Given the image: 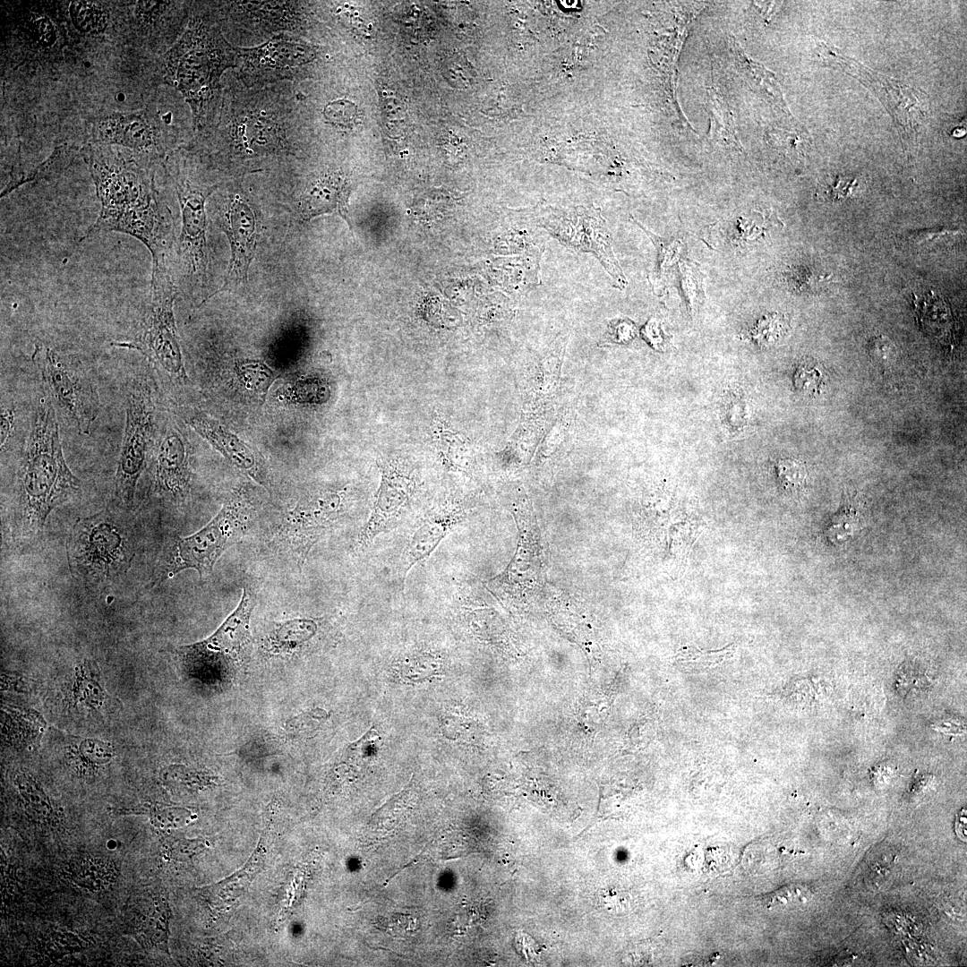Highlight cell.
Here are the masks:
<instances>
[{"instance_id":"1","label":"cell","mask_w":967,"mask_h":967,"mask_svg":"<svg viewBox=\"0 0 967 967\" xmlns=\"http://www.w3.org/2000/svg\"><path fill=\"white\" fill-rule=\"evenodd\" d=\"M309 128L290 82L246 86L228 71L214 123L194 135L192 147L231 173L299 160Z\"/></svg>"},{"instance_id":"2","label":"cell","mask_w":967,"mask_h":967,"mask_svg":"<svg viewBox=\"0 0 967 967\" xmlns=\"http://www.w3.org/2000/svg\"><path fill=\"white\" fill-rule=\"evenodd\" d=\"M84 158L100 210L80 242L100 232H119L141 241L153 261L165 260L167 226L155 186V163L128 149L91 143Z\"/></svg>"},{"instance_id":"3","label":"cell","mask_w":967,"mask_h":967,"mask_svg":"<svg viewBox=\"0 0 967 967\" xmlns=\"http://www.w3.org/2000/svg\"><path fill=\"white\" fill-rule=\"evenodd\" d=\"M237 67L236 47L224 35L207 1L193 4L184 32L160 58L158 74L188 105L194 135L216 120L224 76Z\"/></svg>"},{"instance_id":"4","label":"cell","mask_w":967,"mask_h":967,"mask_svg":"<svg viewBox=\"0 0 967 967\" xmlns=\"http://www.w3.org/2000/svg\"><path fill=\"white\" fill-rule=\"evenodd\" d=\"M81 485L63 454L56 412L51 401L42 398L16 473L10 516L13 539L25 542L38 536L51 511L75 498Z\"/></svg>"},{"instance_id":"5","label":"cell","mask_w":967,"mask_h":967,"mask_svg":"<svg viewBox=\"0 0 967 967\" xmlns=\"http://www.w3.org/2000/svg\"><path fill=\"white\" fill-rule=\"evenodd\" d=\"M66 552L74 578L103 588L128 571L135 549L129 527L105 509L76 520L66 539Z\"/></svg>"},{"instance_id":"6","label":"cell","mask_w":967,"mask_h":967,"mask_svg":"<svg viewBox=\"0 0 967 967\" xmlns=\"http://www.w3.org/2000/svg\"><path fill=\"white\" fill-rule=\"evenodd\" d=\"M175 295L165 261L154 262L150 299L143 312L132 335L113 345L140 352L173 381L184 382L186 374L173 313Z\"/></svg>"},{"instance_id":"7","label":"cell","mask_w":967,"mask_h":967,"mask_svg":"<svg viewBox=\"0 0 967 967\" xmlns=\"http://www.w3.org/2000/svg\"><path fill=\"white\" fill-rule=\"evenodd\" d=\"M227 39L251 47L283 35L310 36L312 3L307 1H207Z\"/></svg>"},{"instance_id":"8","label":"cell","mask_w":967,"mask_h":967,"mask_svg":"<svg viewBox=\"0 0 967 967\" xmlns=\"http://www.w3.org/2000/svg\"><path fill=\"white\" fill-rule=\"evenodd\" d=\"M253 604L245 588L236 609L208 638L178 648L192 677L208 685L231 684L244 664L251 642L250 617Z\"/></svg>"},{"instance_id":"9","label":"cell","mask_w":967,"mask_h":967,"mask_svg":"<svg viewBox=\"0 0 967 967\" xmlns=\"http://www.w3.org/2000/svg\"><path fill=\"white\" fill-rule=\"evenodd\" d=\"M235 75L246 86L279 82L302 83L328 59L325 49L311 37L283 34L251 47H236Z\"/></svg>"},{"instance_id":"10","label":"cell","mask_w":967,"mask_h":967,"mask_svg":"<svg viewBox=\"0 0 967 967\" xmlns=\"http://www.w3.org/2000/svg\"><path fill=\"white\" fill-rule=\"evenodd\" d=\"M31 358L56 412L79 433L89 435L99 412V398L87 370L76 359L43 344L35 345Z\"/></svg>"},{"instance_id":"11","label":"cell","mask_w":967,"mask_h":967,"mask_svg":"<svg viewBox=\"0 0 967 967\" xmlns=\"http://www.w3.org/2000/svg\"><path fill=\"white\" fill-rule=\"evenodd\" d=\"M171 121L170 112L159 115L154 108L110 113L91 120L90 143L128 149L164 165L178 142Z\"/></svg>"},{"instance_id":"12","label":"cell","mask_w":967,"mask_h":967,"mask_svg":"<svg viewBox=\"0 0 967 967\" xmlns=\"http://www.w3.org/2000/svg\"><path fill=\"white\" fill-rule=\"evenodd\" d=\"M155 407L149 384L141 377L128 383L125 424L115 475L114 495L123 506H132L138 480L145 467L155 427Z\"/></svg>"},{"instance_id":"13","label":"cell","mask_w":967,"mask_h":967,"mask_svg":"<svg viewBox=\"0 0 967 967\" xmlns=\"http://www.w3.org/2000/svg\"><path fill=\"white\" fill-rule=\"evenodd\" d=\"M534 218L564 246L595 255L620 290L627 286L624 273L614 255L610 231L600 210L575 207L569 210L547 209Z\"/></svg>"},{"instance_id":"14","label":"cell","mask_w":967,"mask_h":967,"mask_svg":"<svg viewBox=\"0 0 967 967\" xmlns=\"http://www.w3.org/2000/svg\"><path fill=\"white\" fill-rule=\"evenodd\" d=\"M168 174L175 184L182 213L179 256L185 273L192 280L199 281L205 275L207 264L205 203L219 184H207L192 179L185 161H177L175 172Z\"/></svg>"},{"instance_id":"15","label":"cell","mask_w":967,"mask_h":967,"mask_svg":"<svg viewBox=\"0 0 967 967\" xmlns=\"http://www.w3.org/2000/svg\"><path fill=\"white\" fill-rule=\"evenodd\" d=\"M381 480L371 515L361 528L356 548H369L375 538L400 526L410 511L418 482L414 467L398 459L380 463Z\"/></svg>"},{"instance_id":"16","label":"cell","mask_w":967,"mask_h":967,"mask_svg":"<svg viewBox=\"0 0 967 967\" xmlns=\"http://www.w3.org/2000/svg\"><path fill=\"white\" fill-rule=\"evenodd\" d=\"M227 190L223 196L222 227L230 243L231 259L225 282L214 295L246 283L256 250L255 205L239 185H230Z\"/></svg>"},{"instance_id":"17","label":"cell","mask_w":967,"mask_h":967,"mask_svg":"<svg viewBox=\"0 0 967 967\" xmlns=\"http://www.w3.org/2000/svg\"><path fill=\"white\" fill-rule=\"evenodd\" d=\"M237 518L233 506L225 505L218 515L196 533L179 538L174 548L170 573L195 569L201 578L210 574L227 547Z\"/></svg>"},{"instance_id":"18","label":"cell","mask_w":967,"mask_h":967,"mask_svg":"<svg viewBox=\"0 0 967 967\" xmlns=\"http://www.w3.org/2000/svg\"><path fill=\"white\" fill-rule=\"evenodd\" d=\"M353 183L339 166H324L306 175L295 187L294 199L303 218L337 214L349 222L347 203Z\"/></svg>"},{"instance_id":"19","label":"cell","mask_w":967,"mask_h":967,"mask_svg":"<svg viewBox=\"0 0 967 967\" xmlns=\"http://www.w3.org/2000/svg\"><path fill=\"white\" fill-rule=\"evenodd\" d=\"M462 511L452 501L434 505L420 518L409 535L398 567L403 588L406 578L417 563L428 558L444 537L460 521Z\"/></svg>"},{"instance_id":"20","label":"cell","mask_w":967,"mask_h":967,"mask_svg":"<svg viewBox=\"0 0 967 967\" xmlns=\"http://www.w3.org/2000/svg\"><path fill=\"white\" fill-rule=\"evenodd\" d=\"M168 914V905L163 898L139 896L128 906L125 933L144 949L166 948Z\"/></svg>"},{"instance_id":"21","label":"cell","mask_w":967,"mask_h":967,"mask_svg":"<svg viewBox=\"0 0 967 967\" xmlns=\"http://www.w3.org/2000/svg\"><path fill=\"white\" fill-rule=\"evenodd\" d=\"M189 478L184 441L177 432H167L159 441L155 456V487L161 492L176 496L184 492Z\"/></svg>"},{"instance_id":"22","label":"cell","mask_w":967,"mask_h":967,"mask_svg":"<svg viewBox=\"0 0 967 967\" xmlns=\"http://www.w3.org/2000/svg\"><path fill=\"white\" fill-rule=\"evenodd\" d=\"M65 873L67 878L81 889L97 894L112 888L117 881L119 869L112 860L83 854L68 862Z\"/></svg>"},{"instance_id":"23","label":"cell","mask_w":967,"mask_h":967,"mask_svg":"<svg viewBox=\"0 0 967 967\" xmlns=\"http://www.w3.org/2000/svg\"><path fill=\"white\" fill-rule=\"evenodd\" d=\"M342 498L337 493H321L309 501L298 513L300 536L304 548L312 544L322 532L343 514Z\"/></svg>"},{"instance_id":"24","label":"cell","mask_w":967,"mask_h":967,"mask_svg":"<svg viewBox=\"0 0 967 967\" xmlns=\"http://www.w3.org/2000/svg\"><path fill=\"white\" fill-rule=\"evenodd\" d=\"M93 666L91 662L85 661L77 667L71 689V700L73 706L98 709L108 699V696L98 680Z\"/></svg>"},{"instance_id":"25","label":"cell","mask_w":967,"mask_h":967,"mask_svg":"<svg viewBox=\"0 0 967 967\" xmlns=\"http://www.w3.org/2000/svg\"><path fill=\"white\" fill-rule=\"evenodd\" d=\"M70 758L77 771L90 774L109 762L113 757L111 746L106 742L84 739L71 746Z\"/></svg>"},{"instance_id":"26","label":"cell","mask_w":967,"mask_h":967,"mask_svg":"<svg viewBox=\"0 0 967 967\" xmlns=\"http://www.w3.org/2000/svg\"><path fill=\"white\" fill-rule=\"evenodd\" d=\"M15 784L26 806L39 820L49 823L56 817V810L37 782L26 774H17Z\"/></svg>"},{"instance_id":"27","label":"cell","mask_w":967,"mask_h":967,"mask_svg":"<svg viewBox=\"0 0 967 967\" xmlns=\"http://www.w3.org/2000/svg\"><path fill=\"white\" fill-rule=\"evenodd\" d=\"M124 814H145L151 824L159 828H178L189 824L193 818L190 810L184 808L170 807L162 804L134 806L122 810Z\"/></svg>"},{"instance_id":"28","label":"cell","mask_w":967,"mask_h":967,"mask_svg":"<svg viewBox=\"0 0 967 967\" xmlns=\"http://www.w3.org/2000/svg\"><path fill=\"white\" fill-rule=\"evenodd\" d=\"M434 437L440 460L448 470H457L464 466V442L458 435L445 427L444 421L435 420Z\"/></svg>"},{"instance_id":"29","label":"cell","mask_w":967,"mask_h":967,"mask_svg":"<svg viewBox=\"0 0 967 967\" xmlns=\"http://www.w3.org/2000/svg\"><path fill=\"white\" fill-rule=\"evenodd\" d=\"M87 939L64 929H51L40 937L39 948L46 957L60 958L87 947Z\"/></svg>"},{"instance_id":"30","label":"cell","mask_w":967,"mask_h":967,"mask_svg":"<svg viewBox=\"0 0 967 967\" xmlns=\"http://www.w3.org/2000/svg\"><path fill=\"white\" fill-rule=\"evenodd\" d=\"M766 219L761 214L757 218L739 217L727 222L726 235L729 243L746 247L761 240L768 230Z\"/></svg>"},{"instance_id":"31","label":"cell","mask_w":967,"mask_h":967,"mask_svg":"<svg viewBox=\"0 0 967 967\" xmlns=\"http://www.w3.org/2000/svg\"><path fill=\"white\" fill-rule=\"evenodd\" d=\"M71 21L81 32L93 33L103 30L108 19L107 10L98 3L73 1L69 6Z\"/></svg>"},{"instance_id":"32","label":"cell","mask_w":967,"mask_h":967,"mask_svg":"<svg viewBox=\"0 0 967 967\" xmlns=\"http://www.w3.org/2000/svg\"><path fill=\"white\" fill-rule=\"evenodd\" d=\"M634 219V222L640 227L643 231L649 236L657 251L656 264L655 271L652 277V285L655 292L661 291L663 276L668 268L673 264V261L679 259L680 253L681 243L680 240L665 239L660 237L647 229H646L640 223Z\"/></svg>"},{"instance_id":"33","label":"cell","mask_w":967,"mask_h":967,"mask_svg":"<svg viewBox=\"0 0 967 967\" xmlns=\"http://www.w3.org/2000/svg\"><path fill=\"white\" fill-rule=\"evenodd\" d=\"M679 283L681 295L683 296L689 311L697 309L703 302V275L698 265L686 258L679 262Z\"/></svg>"},{"instance_id":"34","label":"cell","mask_w":967,"mask_h":967,"mask_svg":"<svg viewBox=\"0 0 967 967\" xmlns=\"http://www.w3.org/2000/svg\"><path fill=\"white\" fill-rule=\"evenodd\" d=\"M237 373L247 388L259 392H266L273 376L264 364L257 361L240 362Z\"/></svg>"},{"instance_id":"35","label":"cell","mask_w":967,"mask_h":967,"mask_svg":"<svg viewBox=\"0 0 967 967\" xmlns=\"http://www.w3.org/2000/svg\"><path fill=\"white\" fill-rule=\"evenodd\" d=\"M781 484L787 490H799L806 483L807 470L803 463L793 458L780 459L775 466Z\"/></svg>"},{"instance_id":"36","label":"cell","mask_w":967,"mask_h":967,"mask_svg":"<svg viewBox=\"0 0 967 967\" xmlns=\"http://www.w3.org/2000/svg\"><path fill=\"white\" fill-rule=\"evenodd\" d=\"M317 629L312 620H296L283 625L278 633V641L282 645L300 644L312 638Z\"/></svg>"},{"instance_id":"37","label":"cell","mask_w":967,"mask_h":967,"mask_svg":"<svg viewBox=\"0 0 967 967\" xmlns=\"http://www.w3.org/2000/svg\"><path fill=\"white\" fill-rule=\"evenodd\" d=\"M780 327L781 324L776 316L763 317L752 326L748 337L749 336L757 344H768L771 339L776 337Z\"/></svg>"},{"instance_id":"38","label":"cell","mask_w":967,"mask_h":967,"mask_svg":"<svg viewBox=\"0 0 967 967\" xmlns=\"http://www.w3.org/2000/svg\"><path fill=\"white\" fill-rule=\"evenodd\" d=\"M809 890L807 886H789L783 887L769 896L767 904L770 907L800 903L807 901Z\"/></svg>"},{"instance_id":"39","label":"cell","mask_w":967,"mask_h":967,"mask_svg":"<svg viewBox=\"0 0 967 967\" xmlns=\"http://www.w3.org/2000/svg\"><path fill=\"white\" fill-rule=\"evenodd\" d=\"M793 382L798 390L813 394L820 385L821 372L816 367L801 364L796 370Z\"/></svg>"},{"instance_id":"40","label":"cell","mask_w":967,"mask_h":967,"mask_svg":"<svg viewBox=\"0 0 967 967\" xmlns=\"http://www.w3.org/2000/svg\"><path fill=\"white\" fill-rule=\"evenodd\" d=\"M727 424L733 429L746 424L748 411L746 401L740 395H731L724 405Z\"/></svg>"},{"instance_id":"41","label":"cell","mask_w":967,"mask_h":967,"mask_svg":"<svg viewBox=\"0 0 967 967\" xmlns=\"http://www.w3.org/2000/svg\"><path fill=\"white\" fill-rule=\"evenodd\" d=\"M869 350L872 359L882 364L891 361L894 354L893 344L884 337L873 338Z\"/></svg>"},{"instance_id":"42","label":"cell","mask_w":967,"mask_h":967,"mask_svg":"<svg viewBox=\"0 0 967 967\" xmlns=\"http://www.w3.org/2000/svg\"><path fill=\"white\" fill-rule=\"evenodd\" d=\"M857 186V179L836 176L829 184L828 193L835 200L846 198L853 193Z\"/></svg>"},{"instance_id":"43","label":"cell","mask_w":967,"mask_h":967,"mask_svg":"<svg viewBox=\"0 0 967 967\" xmlns=\"http://www.w3.org/2000/svg\"><path fill=\"white\" fill-rule=\"evenodd\" d=\"M14 425V415L11 408L2 406L0 416V445L1 452H4Z\"/></svg>"},{"instance_id":"44","label":"cell","mask_w":967,"mask_h":967,"mask_svg":"<svg viewBox=\"0 0 967 967\" xmlns=\"http://www.w3.org/2000/svg\"><path fill=\"white\" fill-rule=\"evenodd\" d=\"M608 339L614 342H627L634 337V326L631 322L618 321L610 325Z\"/></svg>"},{"instance_id":"45","label":"cell","mask_w":967,"mask_h":967,"mask_svg":"<svg viewBox=\"0 0 967 967\" xmlns=\"http://www.w3.org/2000/svg\"><path fill=\"white\" fill-rule=\"evenodd\" d=\"M958 232L955 230H949L945 228L938 229H926L914 232L910 235V239L918 244L928 243L933 239L940 238L946 235H955Z\"/></svg>"},{"instance_id":"46","label":"cell","mask_w":967,"mask_h":967,"mask_svg":"<svg viewBox=\"0 0 967 967\" xmlns=\"http://www.w3.org/2000/svg\"><path fill=\"white\" fill-rule=\"evenodd\" d=\"M38 39L44 45H50L55 41V30L50 21L46 19H39L36 23Z\"/></svg>"},{"instance_id":"47","label":"cell","mask_w":967,"mask_h":967,"mask_svg":"<svg viewBox=\"0 0 967 967\" xmlns=\"http://www.w3.org/2000/svg\"><path fill=\"white\" fill-rule=\"evenodd\" d=\"M198 848V843L196 841H176L169 846L171 855L175 858H186L189 857Z\"/></svg>"}]
</instances>
